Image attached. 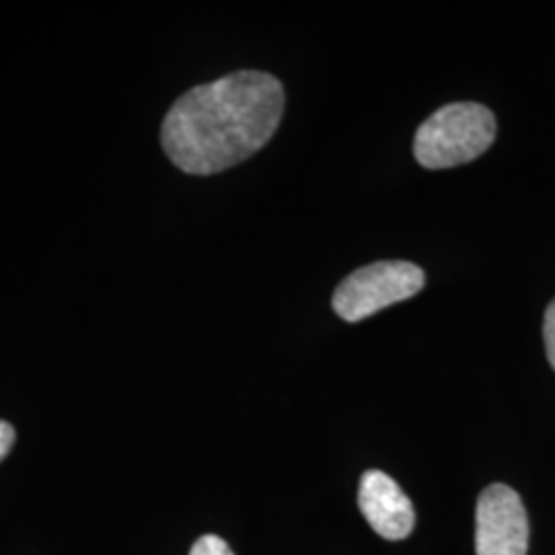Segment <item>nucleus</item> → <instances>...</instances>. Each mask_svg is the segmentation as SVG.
I'll list each match as a JSON object with an SVG mask.
<instances>
[{
  "instance_id": "8",
  "label": "nucleus",
  "mask_w": 555,
  "mask_h": 555,
  "mask_svg": "<svg viewBox=\"0 0 555 555\" xmlns=\"http://www.w3.org/2000/svg\"><path fill=\"white\" fill-rule=\"evenodd\" d=\"M15 444V428L9 422L0 420V461L9 455Z\"/></svg>"
},
{
  "instance_id": "1",
  "label": "nucleus",
  "mask_w": 555,
  "mask_h": 555,
  "mask_svg": "<svg viewBox=\"0 0 555 555\" xmlns=\"http://www.w3.org/2000/svg\"><path fill=\"white\" fill-rule=\"evenodd\" d=\"M284 114L282 82L259 70H238L190 89L167 112L160 144L190 176H212L256 155Z\"/></svg>"
},
{
  "instance_id": "6",
  "label": "nucleus",
  "mask_w": 555,
  "mask_h": 555,
  "mask_svg": "<svg viewBox=\"0 0 555 555\" xmlns=\"http://www.w3.org/2000/svg\"><path fill=\"white\" fill-rule=\"evenodd\" d=\"M190 555H235L231 547L217 535L199 537Z\"/></svg>"
},
{
  "instance_id": "7",
  "label": "nucleus",
  "mask_w": 555,
  "mask_h": 555,
  "mask_svg": "<svg viewBox=\"0 0 555 555\" xmlns=\"http://www.w3.org/2000/svg\"><path fill=\"white\" fill-rule=\"evenodd\" d=\"M543 339H545V350L550 364L555 371V298L550 302L547 311H545V321H543Z\"/></svg>"
},
{
  "instance_id": "4",
  "label": "nucleus",
  "mask_w": 555,
  "mask_h": 555,
  "mask_svg": "<svg viewBox=\"0 0 555 555\" xmlns=\"http://www.w3.org/2000/svg\"><path fill=\"white\" fill-rule=\"evenodd\" d=\"M477 555H527L529 518L513 488L494 483L483 490L476 511Z\"/></svg>"
},
{
  "instance_id": "3",
  "label": "nucleus",
  "mask_w": 555,
  "mask_h": 555,
  "mask_svg": "<svg viewBox=\"0 0 555 555\" xmlns=\"http://www.w3.org/2000/svg\"><path fill=\"white\" fill-rule=\"evenodd\" d=\"M424 280L422 268L412 261H377L344 278L332 305L339 318L357 323L414 297L422 291Z\"/></svg>"
},
{
  "instance_id": "2",
  "label": "nucleus",
  "mask_w": 555,
  "mask_h": 555,
  "mask_svg": "<svg viewBox=\"0 0 555 555\" xmlns=\"http://www.w3.org/2000/svg\"><path fill=\"white\" fill-rule=\"evenodd\" d=\"M496 139V118L479 103L442 105L417 128L414 155L426 169H449L483 155Z\"/></svg>"
},
{
  "instance_id": "5",
  "label": "nucleus",
  "mask_w": 555,
  "mask_h": 555,
  "mask_svg": "<svg viewBox=\"0 0 555 555\" xmlns=\"http://www.w3.org/2000/svg\"><path fill=\"white\" fill-rule=\"evenodd\" d=\"M358 504L373 531L383 539L399 541L414 531L416 513L396 479L383 472H366L360 479Z\"/></svg>"
}]
</instances>
